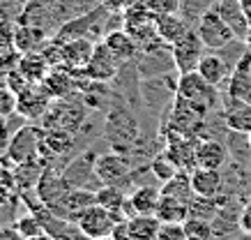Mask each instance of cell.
I'll return each instance as SVG.
<instances>
[{"instance_id":"28","label":"cell","mask_w":251,"mask_h":240,"mask_svg":"<svg viewBox=\"0 0 251 240\" xmlns=\"http://www.w3.org/2000/svg\"><path fill=\"white\" fill-rule=\"evenodd\" d=\"M184 231L189 240H212L214 238V226L210 224V219L205 217H194L191 215L184 222Z\"/></svg>"},{"instance_id":"2","label":"cell","mask_w":251,"mask_h":240,"mask_svg":"<svg viewBox=\"0 0 251 240\" xmlns=\"http://www.w3.org/2000/svg\"><path fill=\"white\" fill-rule=\"evenodd\" d=\"M44 143V130L37 125H23L7 141V160L12 164H25L39 160V148Z\"/></svg>"},{"instance_id":"12","label":"cell","mask_w":251,"mask_h":240,"mask_svg":"<svg viewBox=\"0 0 251 240\" xmlns=\"http://www.w3.org/2000/svg\"><path fill=\"white\" fill-rule=\"evenodd\" d=\"M198 74L205 79L207 83H212L214 88H219L221 83H226L228 77L233 74L230 62L219 53V51H205V55L198 62Z\"/></svg>"},{"instance_id":"16","label":"cell","mask_w":251,"mask_h":240,"mask_svg":"<svg viewBox=\"0 0 251 240\" xmlns=\"http://www.w3.org/2000/svg\"><path fill=\"white\" fill-rule=\"evenodd\" d=\"M224 123L233 132L249 134L251 132V104L228 97L226 104H224Z\"/></svg>"},{"instance_id":"23","label":"cell","mask_w":251,"mask_h":240,"mask_svg":"<svg viewBox=\"0 0 251 240\" xmlns=\"http://www.w3.org/2000/svg\"><path fill=\"white\" fill-rule=\"evenodd\" d=\"M127 199H129V194H125L118 185H101L97 189L99 206H104L106 210H111V213H115V215H120V217L125 215V210H127Z\"/></svg>"},{"instance_id":"33","label":"cell","mask_w":251,"mask_h":240,"mask_svg":"<svg viewBox=\"0 0 251 240\" xmlns=\"http://www.w3.org/2000/svg\"><path fill=\"white\" fill-rule=\"evenodd\" d=\"M157 240H189L184 224H161Z\"/></svg>"},{"instance_id":"10","label":"cell","mask_w":251,"mask_h":240,"mask_svg":"<svg viewBox=\"0 0 251 240\" xmlns=\"http://www.w3.org/2000/svg\"><path fill=\"white\" fill-rule=\"evenodd\" d=\"M196 146L198 141H194V136H184V134L173 132L166 143V153L164 155L180 171H194L196 169Z\"/></svg>"},{"instance_id":"17","label":"cell","mask_w":251,"mask_h":240,"mask_svg":"<svg viewBox=\"0 0 251 240\" xmlns=\"http://www.w3.org/2000/svg\"><path fill=\"white\" fill-rule=\"evenodd\" d=\"M159 199H161V189L150 185H141L129 194L127 210L131 215H154L157 206H159Z\"/></svg>"},{"instance_id":"27","label":"cell","mask_w":251,"mask_h":240,"mask_svg":"<svg viewBox=\"0 0 251 240\" xmlns=\"http://www.w3.org/2000/svg\"><path fill=\"white\" fill-rule=\"evenodd\" d=\"M217 5H219V0H180V14L191 26H196L207 12L217 9Z\"/></svg>"},{"instance_id":"39","label":"cell","mask_w":251,"mask_h":240,"mask_svg":"<svg viewBox=\"0 0 251 240\" xmlns=\"http://www.w3.org/2000/svg\"><path fill=\"white\" fill-rule=\"evenodd\" d=\"M2 143H7V123H5V118L0 116V146Z\"/></svg>"},{"instance_id":"40","label":"cell","mask_w":251,"mask_h":240,"mask_svg":"<svg viewBox=\"0 0 251 240\" xmlns=\"http://www.w3.org/2000/svg\"><path fill=\"white\" fill-rule=\"evenodd\" d=\"M240 5H242L244 14H247V19H249V24H251V0H240Z\"/></svg>"},{"instance_id":"24","label":"cell","mask_w":251,"mask_h":240,"mask_svg":"<svg viewBox=\"0 0 251 240\" xmlns=\"http://www.w3.org/2000/svg\"><path fill=\"white\" fill-rule=\"evenodd\" d=\"M131 240H157L161 222L157 215H131L129 217Z\"/></svg>"},{"instance_id":"25","label":"cell","mask_w":251,"mask_h":240,"mask_svg":"<svg viewBox=\"0 0 251 240\" xmlns=\"http://www.w3.org/2000/svg\"><path fill=\"white\" fill-rule=\"evenodd\" d=\"M44 90L51 97H65V95H69V90H72V85H74V74L67 70H62V67H53V70L49 72V77L44 79Z\"/></svg>"},{"instance_id":"21","label":"cell","mask_w":251,"mask_h":240,"mask_svg":"<svg viewBox=\"0 0 251 240\" xmlns=\"http://www.w3.org/2000/svg\"><path fill=\"white\" fill-rule=\"evenodd\" d=\"M217 12L224 16V21L233 28V32L237 35V39L247 37V30H249V19L244 14L242 5H240V0H219V5H217Z\"/></svg>"},{"instance_id":"29","label":"cell","mask_w":251,"mask_h":240,"mask_svg":"<svg viewBox=\"0 0 251 240\" xmlns=\"http://www.w3.org/2000/svg\"><path fill=\"white\" fill-rule=\"evenodd\" d=\"M14 229L19 233H21L23 240H30V238H37V236H42V233H46L44 224H42V219H39L37 215H25V217H19L16 219Z\"/></svg>"},{"instance_id":"14","label":"cell","mask_w":251,"mask_h":240,"mask_svg":"<svg viewBox=\"0 0 251 240\" xmlns=\"http://www.w3.org/2000/svg\"><path fill=\"white\" fill-rule=\"evenodd\" d=\"M189 176H191V187H194L196 196H201V199H214V196H219L221 187H224L221 171L196 166L194 171H189Z\"/></svg>"},{"instance_id":"26","label":"cell","mask_w":251,"mask_h":240,"mask_svg":"<svg viewBox=\"0 0 251 240\" xmlns=\"http://www.w3.org/2000/svg\"><path fill=\"white\" fill-rule=\"evenodd\" d=\"M161 194H164V196H175V199L189 201L191 194H194V187H191V176H189V171H177L173 178L166 180V183L161 185Z\"/></svg>"},{"instance_id":"44","label":"cell","mask_w":251,"mask_h":240,"mask_svg":"<svg viewBox=\"0 0 251 240\" xmlns=\"http://www.w3.org/2000/svg\"><path fill=\"white\" fill-rule=\"evenodd\" d=\"M99 240H115V238H111V236H106V238H99Z\"/></svg>"},{"instance_id":"42","label":"cell","mask_w":251,"mask_h":240,"mask_svg":"<svg viewBox=\"0 0 251 240\" xmlns=\"http://www.w3.org/2000/svg\"><path fill=\"white\" fill-rule=\"evenodd\" d=\"M30 240H55L51 233H42V236H37V238H30Z\"/></svg>"},{"instance_id":"18","label":"cell","mask_w":251,"mask_h":240,"mask_svg":"<svg viewBox=\"0 0 251 240\" xmlns=\"http://www.w3.org/2000/svg\"><path fill=\"white\" fill-rule=\"evenodd\" d=\"M191 28H194V26H191L180 12L157 16V32H159L161 42H164L166 47H173L175 42H177L180 37H184Z\"/></svg>"},{"instance_id":"11","label":"cell","mask_w":251,"mask_h":240,"mask_svg":"<svg viewBox=\"0 0 251 240\" xmlns=\"http://www.w3.org/2000/svg\"><path fill=\"white\" fill-rule=\"evenodd\" d=\"M83 111L76 104H58L55 108H51L44 116V130H58V132L74 134L83 123Z\"/></svg>"},{"instance_id":"4","label":"cell","mask_w":251,"mask_h":240,"mask_svg":"<svg viewBox=\"0 0 251 240\" xmlns=\"http://www.w3.org/2000/svg\"><path fill=\"white\" fill-rule=\"evenodd\" d=\"M168 51H171V62H173V67L177 70V74H187V72L198 70V62L205 55V44H203V39L198 37L196 28H191Z\"/></svg>"},{"instance_id":"36","label":"cell","mask_w":251,"mask_h":240,"mask_svg":"<svg viewBox=\"0 0 251 240\" xmlns=\"http://www.w3.org/2000/svg\"><path fill=\"white\" fill-rule=\"evenodd\" d=\"M134 2H136V0H101V5H104L111 14H118V12H122V14H125V12H127Z\"/></svg>"},{"instance_id":"34","label":"cell","mask_w":251,"mask_h":240,"mask_svg":"<svg viewBox=\"0 0 251 240\" xmlns=\"http://www.w3.org/2000/svg\"><path fill=\"white\" fill-rule=\"evenodd\" d=\"M21 55H19V49L14 44H0V67H12V65H19Z\"/></svg>"},{"instance_id":"32","label":"cell","mask_w":251,"mask_h":240,"mask_svg":"<svg viewBox=\"0 0 251 240\" xmlns=\"http://www.w3.org/2000/svg\"><path fill=\"white\" fill-rule=\"evenodd\" d=\"M19 111V97L9 85H0V116L9 118Z\"/></svg>"},{"instance_id":"3","label":"cell","mask_w":251,"mask_h":240,"mask_svg":"<svg viewBox=\"0 0 251 240\" xmlns=\"http://www.w3.org/2000/svg\"><path fill=\"white\" fill-rule=\"evenodd\" d=\"M194 28H196L198 37L203 39V44H205L207 51H221V49L230 47L233 42H237V35L233 32V28L224 21V16H221L217 9L207 12Z\"/></svg>"},{"instance_id":"7","label":"cell","mask_w":251,"mask_h":240,"mask_svg":"<svg viewBox=\"0 0 251 240\" xmlns=\"http://www.w3.org/2000/svg\"><path fill=\"white\" fill-rule=\"evenodd\" d=\"M60 53H62V58H60L62 70L72 72V74H83L92 53H95V42L90 37L72 39V42L60 44Z\"/></svg>"},{"instance_id":"35","label":"cell","mask_w":251,"mask_h":240,"mask_svg":"<svg viewBox=\"0 0 251 240\" xmlns=\"http://www.w3.org/2000/svg\"><path fill=\"white\" fill-rule=\"evenodd\" d=\"M111 238L115 240H131V229H129V217L122 215L118 222H115V229L111 233Z\"/></svg>"},{"instance_id":"6","label":"cell","mask_w":251,"mask_h":240,"mask_svg":"<svg viewBox=\"0 0 251 240\" xmlns=\"http://www.w3.org/2000/svg\"><path fill=\"white\" fill-rule=\"evenodd\" d=\"M95 178L101 185H118L120 187L122 180L129 178L131 173V164L127 157L118 155V153H106V155H99L95 162Z\"/></svg>"},{"instance_id":"15","label":"cell","mask_w":251,"mask_h":240,"mask_svg":"<svg viewBox=\"0 0 251 240\" xmlns=\"http://www.w3.org/2000/svg\"><path fill=\"white\" fill-rule=\"evenodd\" d=\"M104 44H106V49L120 62L134 60V58L138 55V51H141V49H138V44H136V39L131 37L125 28H122V30H120V28H118V30H108L106 35H104Z\"/></svg>"},{"instance_id":"8","label":"cell","mask_w":251,"mask_h":240,"mask_svg":"<svg viewBox=\"0 0 251 240\" xmlns=\"http://www.w3.org/2000/svg\"><path fill=\"white\" fill-rule=\"evenodd\" d=\"M120 65L122 62L108 51L106 44H104V42H97V44H95V53H92L88 67H85L83 77H88L90 81H97V83H104V81L115 79Z\"/></svg>"},{"instance_id":"5","label":"cell","mask_w":251,"mask_h":240,"mask_svg":"<svg viewBox=\"0 0 251 240\" xmlns=\"http://www.w3.org/2000/svg\"><path fill=\"white\" fill-rule=\"evenodd\" d=\"M118 219H120V215H115V213L106 210L104 206L95 203V206H90L88 210H83L78 215L76 226H78V231H81V236H85V238H90V240H99L113 233Z\"/></svg>"},{"instance_id":"1","label":"cell","mask_w":251,"mask_h":240,"mask_svg":"<svg viewBox=\"0 0 251 240\" xmlns=\"http://www.w3.org/2000/svg\"><path fill=\"white\" fill-rule=\"evenodd\" d=\"M175 97H182L184 102H189L191 107H196L201 113H207V111H212L219 104L217 88L212 83H207L198 72L180 74L177 85H175Z\"/></svg>"},{"instance_id":"31","label":"cell","mask_w":251,"mask_h":240,"mask_svg":"<svg viewBox=\"0 0 251 240\" xmlns=\"http://www.w3.org/2000/svg\"><path fill=\"white\" fill-rule=\"evenodd\" d=\"M150 171H152L154 176H157V180L159 183H166V180H171L177 173V166H175L171 160H168L166 155H161V157H157V160H152V164H150Z\"/></svg>"},{"instance_id":"22","label":"cell","mask_w":251,"mask_h":240,"mask_svg":"<svg viewBox=\"0 0 251 240\" xmlns=\"http://www.w3.org/2000/svg\"><path fill=\"white\" fill-rule=\"evenodd\" d=\"M44 30L37 28V26L23 24L19 30L14 32V39L12 44L19 49V53H37L39 49L44 47Z\"/></svg>"},{"instance_id":"38","label":"cell","mask_w":251,"mask_h":240,"mask_svg":"<svg viewBox=\"0 0 251 240\" xmlns=\"http://www.w3.org/2000/svg\"><path fill=\"white\" fill-rule=\"evenodd\" d=\"M0 240H23V238L21 233L12 226V229H0Z\"/></svg>"},{"instance_id":"37","label":"cell","mask_w":251,"mask_h":240,"mask_svg":"<svg viewBox=\"0 0 251 240\" xmlns=\"http://www.w3.org/2000/svg\"><path fill=\"white\" fill-rule=\"evenodd\" d=\"M237 224H240V229H242L244 233H249V236H251V196H249V201L244 203V208H242V213H240Z\"/></svg>"},{"instance_id":"30","label":"cell","mask_w":251,"mask_h":240,"mask_svg":"<svg viewBox=\"0 0 251 240\" xmlns=\"http://www.w3.org/2000/svg\"><path fill=\"white\" fill-rule=\"evenodd\" d=\"M143 9H148L150 14L161 16V14H175L180 12V0H136Z\"/></svg>"},{"instance_id":"13","label":"cell","mask_w":251,"mask_h":240,"mask_svg":"<svg viewBox=\"0 0 251 240\" xmlns=\"http://www.w3.org/2000/svg\"><path fill=\"white\" fill-rule=\"evenodd\" d=\"M228 162V150L217 139H201L196 146V166L221 171Z\"/></svg>"},{"instance_id":"19","label":"cell","mask_w":251,"mask_h":240,"mask_svg":"<svg viewBox=\"0 0 251 240\" xmlns=\"http://www.w3.org/2000/svg\"><path fill=\"white\" fill-rule=\"evenodd\" d=\"M157 219L161 224H184L191 217V208L189 201H182V199H175V196H164L161 194L159 206H157Z\"/></svg>"},{"instance_id":"41","label":"cell","mask_w":251,"mask_h":240,"mask_svg":"<svg viewBox=\"0 0 251 240\" xmlns=\"http://www.w3.org/2000/svg\"><path fill=\"white\" fill-rule=\"evenodd\" d=\"M244 47L251 51V26H249V30H247V37H244Z\"/></svg>"},{"instance_id":"43","label":"cell","mask_w":251,"mask_h":240,"mask_svg":"<svg viewBox=\"0 0 251 240\" xmlns=\"http://www.w3.org/2000/svg\"><path fill=\"white\" fill-rule=\"evenodd\" d=\"M247 141H249V148H251V132L247 134Z\"/></svg>"},{"instance_id":"20","label":"cell","mask_w":251,"mask_h":240,"mask_svg":"<svg viewBox=\"0 0 251 240\" xmlns=\"http://www.w3.org/2000/svg\"><path fill=\"white\" fill-rule=\"evenodd\" d=\"M53 70L49 60L44 58L42 51L37 53H23L19 65H16V72L21 74L28 83H44V79L49 77V72Z\"/></svg>"},{"instance_id":"9","label":"cell","mask_w":251,"mask_h":240,"mask_svg":"<svg viewBox=\"0 0 251 240\" xmlns=\"http://www.w3.org/2000/svg\"><path fill=\"white\" fill-rule=\"evenodd\" d=\"M19 97V113L30 120H37V118H44L49 113V100L51 95L44 90L42 83H25L16 93Z\"/></svg>"}]
</instances>
